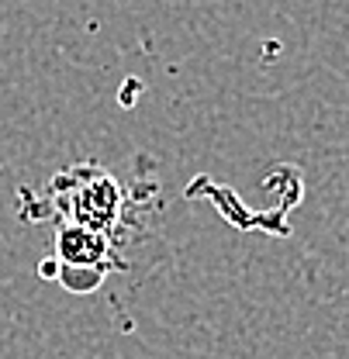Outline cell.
Masks as SVG:
<instances>
[{
    "label": "cell",
    "instance_id": "obj_1",
    "mask_svg": "<svg viewBox=\"0 0 349 359\" xmlns=\"http://www.w3.org/2000/svg\"><path fill=\"white\" fill-rule=\"evenodd\" d=\"M70 177L77 180V187L62 201L66 224L87 228L93 235H107L118 224V211H121V194L114 177L100 170H73Z\"/></svg>",
    "mask_w": 349,
    "mask_h": 359
},
{
    "label": "cell",
    "instance_id": "obj_2",
    "mask_svg": "<svg viewBox=\"0 0 349 359\" xmlns=\"http://www.w3.org/2000/svg\"><path fill=\"white\" fill-rule=\"evenodd\" d=\"M55 256L62 259V273H73L80 266L90 269L93 276H100V259L107 256V235H93L87 228H77V224H59Z\"/></svg>",
    "mask_w": 349,
    "mask_h": 359
}]
</instances>
